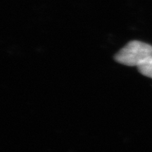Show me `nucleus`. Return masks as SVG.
I'll list each match as a JSON object with an SVG mask.
<instances>
[{
	"label": "nucleus",
	"mask_w": 152,
	"mask_h": 152,
	"mask_svg": "<svg viewBox=\"0 0 152 152\" xmlns=\"http://www.w3.org/2000/svg\"><path fill=\"white\" fill-rule=\"evenodd\" d=\"M152 56V46L140 41H131L114 56L119 64L128 66H137Z\"/></svg>",
	"instance_id": "f257e3e1"
},
{
	"label": "nucleus",
	"mask_w": 152,
	"mask_h": 152,
	"mask_svg": "<svg viewBox=\"0 0 152 152\" xmlns=\"http://www.w3.org/2000/svg\"><path fill=\"white\" fill-rule=\"evenodd\" d=\"M137 68L142 75L152 78V56L144 60L137 66Z\"/></svg>",
	"instance_id": "f03ea898"
}]
</instances>
